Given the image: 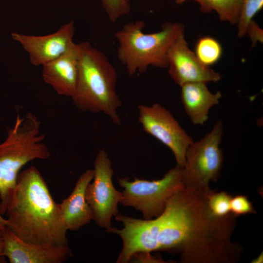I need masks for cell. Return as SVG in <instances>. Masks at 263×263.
<instances>
[{
    "label": "cell",
    "instance_id": "9c48e42d",
    "mask_svg": "<svg viewBox=\"0 0 263 263\" xmlns=\"http://www.w3.org/2000/svg\"><path fill=\"white\" fill-rule=\"evenodd\" d=\"M75 22L72 20L48 35H28L14 32L11 36L27 53L32 65L42 66L63 55L75 43Z\"/></svg>",
    "mask_w": 263,
    "mask_h": 263
},
{
    "label": "cell",
    "instance_id": "8fae6325",
    "mask_svg": "<svg viewBox=\"0 0 263 263\" xmlns=\"http://www.w3.org/2000/svg\"><path fill=\"white\" fill-rule=\"evenodd\" d=\"M0 231L4 243L2 257L11 263H62L71 256L68 244H32L20 239L7 226Z\"/></svg>",
    "mask_w": 263,
    "mask_h": 263
},
{
    "label": "cell",
    "instance_id": "4fadbf2b",
    "mask_svg": "<svg viewBox=\"0 0 263 263\" xmlns=\"http://www.w3.org/2000/svg\"><path fill=\"white\" fill-rule=\"evenodd\" d=\"M94 175L93 169L85 171L77 179L70 195L59 204L63 222L67 230H77L93 219L85 193L87 187L92 181Z\"/></svg>",
    "mask_w": 263,
    "mask_h": 263
},
{
    "label": "cell",
    "instance_id": "8992f818",
    "mask_svg": "<svg viewBox=\"0 0 263 263\" xmlns=\"http://www.w3.org/2000/svg\"><path fill=\"white\" fill-rule=\"evenodd\" d=\"M123 188L120 203L141 212L144 219L154 218L164 211L171 196L184 186L182 167L178 165L168 171L160 179L149 181L134 177L118 178Z\"/></svg>",
    "mask_w": 263,
    "mask_h": 263
},
{
    "label": "cell",
    "instance_id": "7a4b0ae2",
    "mask_svg": "<svg viewBox=\"0 0 263 263\" xmlns=\"http://www.w3.org/2000/svg\"><path fill=\"white\" fill-rule=\"evenodd\" d=\"M79 67L77 84L72 96L79 110L103 113L115 124L121 120V102L116 92L117 75L106 55L88 41L77 43Z\"/></svg>",
    "mask_w": 263,
    "mask_h": 263
},
{
    "label": "cell",
    "instance_id": "5bb4252c",
    "mask_svg": "<svg viewBox=\"0 0 263 263\" xmlns=\"http://www.w3.org/2000/svg\"><path fill=\"white\" fill-rule=\"evenodd\" d=\"M181 87V101L186 113L193 124L203 125L208 120L210 109L219 104L222 97L221 92L212 93L204 82L186 83Z\"/></svg>",
    "mask_w": 263,
    "mask_h": 263
},
{
    "label": "cell",
    "instance_id": "ac0fdd59",
    "mask_svg": "<svg viewBox=\"0 0 263 263\" xmlns=\"http://www.w3.org/2000/svg\"><path fill=\"white\" fill-rule=\"evenodd\" d=\"M263 0H242L237 24V36L243 38L254 16L262 10Z\"/></svg>",
    "mask_w": 263,
    "mask_h": 263
},
{
    "label": "cell",
    "instance_id": "52a82bcc",
    "mask_svg": "<svg viewBox=\"0 0 263 263\" xmlns=\"http://www.w3.org/2000/svg\"><path fill=\"white\" fill-rule=\"evenodd\" d=\"M94 177L86 189V199L93 215V220L100 227H111V220L118 213L122 193L113 182L112 162L104 150H100L94 162Z\"/></svg>",
    "mask_w": 263,
    "mask_h": 263
},
{
    "label": "cell",
    "instance_id": "e0dca14e",
    "mask_svg": "<svg viewBox=\"0 0 263 263\" xmlns=\"http://www.w3.org/2000/svg\"><path fill=\"white\" fill-rule=\"evenodd\" d=\"M231 198L232 196L226 191L217 192L210 189L207 194V203L212 215L222 218L229 215Z\"/></svg>",
    "mask_w": 263,
    "mask_h": 263
},
{
    "label": "cell",
    "instance_id": "d6986e66",
    "mask_svg": "<svg viewBox=\"0 0 263 263\" xmlns=\"http://www.w3.org/2000/svg\"><path fill=\"white\" fill-rule=\"evenodd\" d=\"M100 0L109 19L113 23L129 15L131 11L130 2L127 0Z\"/></svg>",
    "mask_w": 263,
    "mask_h": 263
},
{
    "label": "cell",
    "instance_id": "d4e9b609",
    "mask_svg": "<svg viewBox=\"0 0 263 263\" xmlns=\"http://www.w3.org/2000/svg\"><path fill=\"white\" fill-rule=\"evenodd\" d=\"M127 0L129 1V2H130V1H131V0Z\"/></svg>",
    "mask_w": 263,
    "mask_h": 263
},
{
    "label": "cell",
    "instance_id": "ba28073f",
    "mask_svg": "<svg viewBox=\"0 0 263 263\" xmlns=\"http://www.w3.org/2000/svg\"><path fill=\"white\" fill-rule=\"evenodd\" d=\"M138 120L143 129L168 147L177 165L183 167L186 151L193 140L171 113L159 104L139 105Z\"/></svg>",
    "mask_w": 263,
    "mask_h": 263
},
{
    "label": "cell",
    "instance_id": "44dd1931",
    "mask_svg": "<svg viewBox=\"0 0 263 263\" xmlns=\"http://www.w3.org/2000/svg\"><path fill=\"white\" fill-rule=\"evenodd\" d=\"M246 34L249 35L252 41V46H255L258 42H263V30L253 20L249 24L247 28Z\"/></svg>",
    "mask_w": 263,
    "mask_h": 263
},
{
    "label": "cell",
    "instance_id": "277c9868",
    "mask_svg": "<svg viewBox=\"0 0 263 263\" xmlns=\"http://www.w3.org/2000/svg\"><path fill=\"white\" fill-rule=\"evenodd\" d=\"M145 22L138 20L128 23L114 34L118 43L117 56L128 74L143 73L150 66L167 68L168 51L175 40L184 33V25L167 22L160 31H143Z\"/></svg>",
    "mask_w": 263,
    "mask_h": 263
},
{
    "label": "cell",
    "instance_id": "603a6c76",
    "mask_svg": "<svg viewBox=\"0 0 263 263\" xmlns=\"http://www.w3.org/2000/svg\"><path fill=\"white\" fill-rule=\"evenodd\" d=\"M4 249V243L3 238L0 231V257H2V254Z\"/></svg>",
    "mask_w": 263,
    "mask_h": 263
},
{
    "label": "cell",
    "instance_id": "7c38bea8",
    "mask_svg": "<svg viewBox=\"0 0 263 263\" xmlns=\"http://www.w3.org/2000/svg\"><path fill=\"white\" fill-rule=\"evenodd\" d=\"M42 67L43 81L59 95L71 98L75 90L78 75L77 43Z\"/></svg>",
    "mask_w": 263,
    "mask_h": 263
},
{
    "label": "cell",
    "instance_id": "6da1fadb",
    "mask_svg": "<svg viewBox=\"0 0 263 263\" xmlns=\"http://www.w3.org/2000/svg\"><path fill=\"white\" fill-rule=\"evenodd\" d=\"M7 215V226L25 242L67 245V229L59 207L38 170L31 166L18 175Z\"/></svg>",
    "mask_w": 263,
    "mask_h": 263
},
{
    "label": "cell",
    "instance_id": "ffe728a7",
    "mask_svg": "<svg viewBox=\"0 0 263 263\" xmlns=\"http://www.w3.org/2000/svg\"><path fill=\"white\" fill-rule=\"evenodd\" d=\"M252 203L243 194L232 197L230 201V213L236 217L256 213Z\"/></svg>",
    "mask_w": 263,
    "mask_h": 263
},
{
    "label": "cell",
    "instance_id": "5b68a950",
    "mask_svg": "<svg viewBox=\"0 0 263 263\" xmlns=\"http://www.w3.org/2000/svg\"><path fill=\"white\" fill-rule=\"evenodd\" d=\"M223 134V123L218 120L210 131L188 147L182 168L184 187L203 193L211 189L209 182L218 180L223 167L224 157L220 145Z\"/></svg>",
    "mask_w": 263,
    "mask_h": 263
},
{
    "label": "cell",
    "instance_id": "3957f363",
    "mask_svg": "<svg viewBox=\"0 0 263 263\" xmlns=\"http://www.w3.org/2000/svg\"><path fill=\"white\" fill-rule=\"evenodd\" d=\"M38 117L28 113L17 116L7 129L5 139L0 143V212L5 214L16 188L21 169L36 159L48 158L51 153L44 142Z\"/></svg>",
    "mask_w": 263,
    "mask_h": 263
},
{
    "label": "cell",
    "instance_id": "30bf717a",
    "mask_svg": "<svg viewBox=\"0 0 263 263\" xmlns=\"http://www.w3.org/2000/svg\"><path fill=\"white\" fill-rule=\"evenodd\" d=\"M169 73L178 85L191 82H217L222 75L201 63L189 48L184 33L172 43L167 53Z\"/></svg>",
    "mask_w": 263,
    "mask_h": 263
},
{
    "label": "cell",
    "instance_id": "9a60e30c",
    "mask_svg": "<svg viewBox=\"0 0 263 263\" xmlns=\"http://www.w3.org/2000/svg\"><path fill=\"white\" fill-rule=\"evenodd\" d=\"M192 0L198 3L204 13L215 11L221 21L232 24H237L242 0H175V3L181 4Z\"/></svg>",
    "mask_w": 263,
    "mask_h": 263
},
{
    "label": "cell",
    "instance_id": "2e32d148",
    "mask_svg": "<svg viewBox=\"0 0 263 263\" xmlns=\"http://www.w3.org/2000/svg\"><path fill=\"white\" fill-rule=\"evenodd\" d=\"M222 53L221 44L211 37L199 38L195 45V55L201 63L207 66L210 67L218 61Z\"/></svg>",
    "mask_w": 263,
    "mask_h": 263
},
{
    "label": "cell",
    "instance_id": "cb8c5ba5",
    "mask_svg": "<svg viewBox=\"0 0 263 263\" xmlns=\"http://www.w3.org/2000/svg\"><path fill=\"white\" fill-rule=\"evenodd\" d=\"M263 254L262 253L259 256L255 258L252 262L253 263H263Z\"/></svg>",
    "mask_w": 263,
    "mask_h": 263
},
{
    "label": "cell",
    "instance_id": "7402d4cb",
    "mask_svg": "<svg viewBox=\"0 0 263 263\" xmlns=\"http://www.w3.org/2000/svg\"><path fill=\"white\" fill-rule=\"evenodd\" d=\"M7 221L6 219H4L2 217L1 214L0 212V231L3 229L6 226H7Z\"/></svg>",
    "mask_w": 263,
    "mask_h": 263
}]
</instances>
